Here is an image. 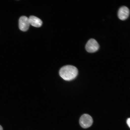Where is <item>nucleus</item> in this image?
Here are the masks:
<instances>
[{
	"instance_id": "4",
	"label": "nucleus",
	"mask_w": 130,
	"mask_h": 130,
	"mask_svg": "<svg viewBox=\"0 0 130 130\" xmlns=\"http://www.w3.org/2000/svg\"><path fill=\"white\" fill-rule=\"evenodd\" d=\"M30 24L29 18L25 16L20 18L19 21V28L22 31H26L28 30Z\"/></svg>"
},
{
	"instance_id": "8",
	"label": "nucleus",
	"mask_w": 130,
	"mask_h": 130,
	"mask_svg": "<svg viewBox=\"0 0 130 130\" xmlns=\"http://www.w3.org/2000/svg\"><path fill=\"white\" fill-rule=\"evenodd\" d=\"M0 130H3L2 127L0 125Z\"/></svg>"
},
{
	"instance_id": "1",
	"label": "nucleus",
	"mask_w": 130,
	"mask_h": 130,
	"mask_svg": "<svg viewBox=\"0 0 130 130\" xmlns=\"http://www.w3.org/2000/svg\"><path fill=\"white\" fill-rule=\"evenodd\" d=\"M60 76L64 80L70 81L75 78L78 74V70L75 67L67 65L61 68L59 72Z\"/></svg>"
},
{
	"instance_id": "5",
	"label": "nucleus",
	"mask_w": 130,
	"mask_h": 130,
	"mask_svg": "<svg viewBox=\"0 0 130 130\" xmlns=\"http://www.w3.org/2000/svg\"><path fill=\"white\" fill-rule=\"evenodd\" d=\"M129 10L128 7L125 6H122L119 10L118 17L121 20H126L129 16Z\"/></svg>"
},
{
	"instance_id": "3",
	"label": "nucleus",
	"mask_w": 130,
	"mask_h": 130,
	"mask_svg": "<svg viewBox=\"0 0 130 130\" xmlns=\"http://www.w3.org/2000/svg\"><path fill=\"white\" fill-rule=\"evenodd\" d=\"M99 45L97 42L94 39H91L87 42L85 48L87 51L89 53L95 52L98 50Z\"/></svg>"
},
{
	"instance_id": "7",
	"label": "nucleus",
	"mask_w": 130,
	"mask_h": 130,
	"mask_svg": "<svg viewBox=\"0 0 130 130\" xmlns=\"http://www.w3.org/2000/svg\"><path fill=\"white\" fill-rule=\"evenodd\" d=\"M126 123H127L128 125L130 127V118H128L126 121Z\"/></svg>"
},
{
	"instance_id": "6",
	"label": "nucleus",
	"mask_w": 130,
	"mask_h": 130,
	"mask_svg": "<svg viewBox=\"0 0 130 130\" xmlns=\"http://www.w3.org/2000/svg\"><path fill=\"white\" fill-rule=\"evenodd\" d=\"M29 23L31 25L35 27H40L42 25V22L40 19L34 16H30L29 18Z\"/></svg>"
},
{
	"instance_id": "2",
	"label": "nucleus",
	"mask_w": 130,
	"mask_h": 130,
	"mask_svg": "<svg viewBox=\"0 0 130 130\" xmlns=\"http://www.w3.org/2000/svg\"><path fill=\"white\" fill-rule=\"evenodd\" d=\"M79 122L82 127L87 128L92 125L93 122V120L92 117L90 115L85 114L81 117Z\"/></svg>"
}]
</instances>
